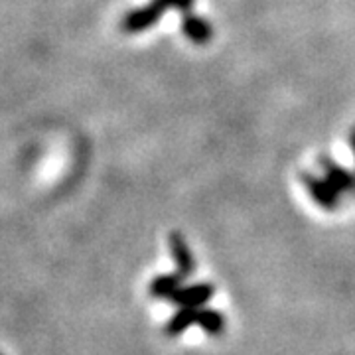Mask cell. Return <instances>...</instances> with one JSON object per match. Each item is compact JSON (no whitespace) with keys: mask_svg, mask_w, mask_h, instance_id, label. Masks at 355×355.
Returning <instances> with one entry per match:
<instances>
[{"mask_svg":"<svg viewBox=\"0 0 355 355\" xmlns=\"http://www.w3.org/2000/svg\"><path fill=\"white\" fill-rule=\"evenodd\" d=\"M320 164L324 168L326 180L330 182L331 186L340 193H355V174H352L349 170H345L343 166L336 164L330 156H322Z\"/></svg>","mask_w":355,"mask_h":355,"instance_id":"5b68a950","label":"cell"},{"mask_svg":"<svg viewBox=\"0 0 355 355\" xmlns=\"http://www.w3.org/2000/svg\"><path fill=\"white\" fill-rule=\"evenodd\" d=\"M198 326L209 336H221L225 331V318L221 312L209 310V308H200L198 310Z\"/></svg>","mask_w":355,"mask_h":355,"instance_id":"9c48e42d","label":"cell"},{"mask_svg":"<svg viewBox=\"0 0 355 355\" xmlns=\"http://www.w3.org/2000/svg\"><path fill=\"white\" fill-rule=\"evenodd\" d=\"M164 12V8L153 0L148 6H142V8H137V10H130V12L123 18V30L127 32V34H139L142 30H146V28H150L154 26L158 20H160V16Z\"/></svg>","mask_w":355,"mask_h":355,"instance_id":"3957f363","label":"cell"},{"mask_svg":"<svg viewBox=\"0 0 355 355\" xmlns=\"http://www.w3.org/2000/svg\"><path fill=\"white\" fill-rule=\"evenodd\" d=\"M198 310L200 308H180L164 326L166 336L168 338H178V336L186 334L188 328L196 326L198 324Z\"/></svg>","mask_w":355,"mask_h":355,"instance_id":"52a82bcc","label":"cell"},{"mask_svg":"<svg viewBox=\"0 0 355 355\" xmlns=\"http://www.w3.org/2000/svg\"><path fill=\"white\" fill-rule=\"evenodd\" d=\"M352 148H354V153H355V128L352 130Z\"/></svg>","mask_w":355,"mask_h":355,"instance_id":"8fae6325","label":"cell"},{"mask_svg":"<svg viewBox=\"0 0 355 355\" xmlns=\"http://www.w3.org/2000/svg\"><path fill=\"white\" fill-rule=\"evenodd\" d=\"M170 251H172V259L176 263V275L182 280H186L193 272L196 263H193V254L190 251V245L184 239V235H180V233H172L170 235Z\"/></svg>","mask_w":355,"mask_h":355,"instance_id":"277c9868","label":"cell"},{"mask_svg":"<svg viewBox=\"0 0 355 355\" xmlns=\"http://www.w3.org/2000/svg\"><path fill=\"white\" fill-rule=\"evenodd\" d=\"M216 294V286L209 282H198L190 286H180L176 294L170 298L172 304L178 308H202L207 300H211V296Z\"/></svg>","mask_w":355,"mask_h":355,"instance_id":"7a4b0ae2","label":"cell"},{"mask_svg":"<svg viewBox=\"0 0 355 355\" xmlns=\"http://www.w3.org/2000/svg\"><path fill=\"white\" fill-rule=\"evenodd\" d=\"M184 280L180 279L178 275H158L156 279L150 282L148 286V292L153 298H158V300H168L176 294V291L182 286Z\"/></svg>","mask_w":355,"mask_h":355,"instance_id":"ba28073f","label":"cell"},{"mask_svg":"<svg viewBox=\"0 0 355 355\" xmlns=\"http://www.w3.org/2000/svg\"><path fill=\"white\" fill-rule=\"evenodd\" d=\"M302 184H304L306 191L310 193V198L314 200L318 207H322L326 211H334V209L340 207L342 193L336 190L326 178L314 176V174H302Z\"/></svg>","mask_w":355,"mask_h":355,"instance_id":"6da1fadb","label":"cell"},{"mask_svg":"<svg viewBox=\"0 0 355 355\" xmlns=\"http://www.w3.org/2000/svg\"><path fill=\"white\" fill-rule=\"evenodd\" d=\"M164 10H168V8H176V10H180V12H190L191 4H193V0H156Z\"/></svg>","mask_w":355,"mask_h":355,"instance_id":"30bf717a","label":"cell"},{"mask_svg":"<svg viewBox=\"0 0 355 355\" xmlns=\"http://www.w3.org/2000/svg\"><path fill=\"white\" fill-rule=\"evenodd\" d=\"M182 32L193 44H205L214 36V30H211L209 22L203 20L202 16H196V14L190 12H186L182 18Z\"/></svg>","mask_w":355,"mask_h":355,"instance_id":"8992f818","label":"cell"}]
</instances>
